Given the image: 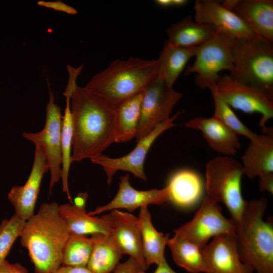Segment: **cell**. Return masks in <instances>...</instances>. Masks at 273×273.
Wrapping results in <instances>:
<instances>
[{
  "label": "cell",
  "mask_w": 273,
  "mask_h": 273,
  "mask_svg": "<svg viewBox=\"0 0 273 273\" xmlns=\"http://www.w3.org/2000/svg\"><path fill=\"white\" fill-rule=\"evenodd\" d=\"M49 89V101L46 106V118L43 129L37 132H23L43 153L50 172L49 193L61 178V130L62 116L60 107L55 103L53 92Z\"/></svg>",
  "instance_id": "obj_10"
},
{
  "label": "cell",
  "mask_w": 273,
  "mask_h": 273,
  "mask_svg": "<svg viewBox=\"0 0 273 273\" xmlns=\"http://www.w3.org/2000/svg\"><path fill=\"white\" fill-rule=\"evenodd\" d=\"M157 265L154 273H177L171 268L166 260Z\"/></svg>",
  "instance_id": "obj_39"
},
{
  "label": "cell",
  "mask_w": 273,
  "mask_h": 273,
  "mask_svg": "<svg viewBox=\"0 0 273 273\" xmlns=\"http://www.w3.org/2000/svg\"><path fill=\"white\" fill-rule=\"evenodd\" d=\"M259 188L261 191L273 194V173H266L259 176Z\"/></svg>",
  "instance_id": "obj_36"
},
{
  "label": "cell",
  "mask_w": 273,
  "mask_h": 273,
  "mask_svg": "<svg viewBox=\"0 0 273 273\" xmlns=\"http://www.w3.org/2000/svg\"><path fill=\"white\" fill-rule=\"evenodd\" d=\"M243 175L241 163L228 156L211 159L206 166L207 196L225 205L236 230L240 224L246 201L241 192Z\"/></svg>",
  "instance_id": "obj_6"
},
{
  "label": "cell",
  "mask_w": 273,
  "mask_h": 273,
  "mask_svg": "<svg viewBox=\"0 0 273 273\" xmlns=\"http://www.w3.org/2000/svg\"><path fill=\"white\" fill-rule=\"evenodd\" d=\"M188 3L186 0H172V7H181Z\"/></svg>",
  "instance_id": "obj_41"
},
{
  "label": "cell",
  "mask_w": 273,
  "mask_h": 273,
  "mask_svg": "<svg viewBox=\"0 0 273 273\" xmlns=\"http://www.w3.org/2000/svg\"><path fill=\"white\" fill-rule=\"evenodd\" d=\"M138 217L143 255L148 268L152 264L158 265L166 260L164 251L169 235H164L154 228L148 206L140 208Z\"/></svg>",
  "instance_id": "obj_23"
},
{
  "label": "cell",
  "mask_w": 273,
  "mask_h": 273,
  "mask_svg": "<svg viewBox=\"0 0 273 273\" xmlns=\"http://www.w3.org/2000/svg\"><path fill=\"white\" fill-rule=\"evenodd\" d=\"M182 97L159 75L143 93L139 122L135 140L137 143L149 134L161 123L169 119L172 110Z\"/></svg>",
  "instance_id": "obj_9"
},
{
  "label": "cell",
  "mask_w": 273,
  "mask_h": 273,
  "mask_svg": "<svg viewBox=\"0 0 273 273\" xmlns=\"http://www.w3.org/2000/svg\"><path fill=\"white\" fill-rule=\"evenodd\" d=\"M262 131L259 141L250 142L242 156L243 173L250 179L273 173V128Z\"/></svg>",
  "instance_id": "obj_20"
},
{
  "label": "cell",
  "mask_w": 273,
  "mask_h": 273,
  "mask_svg": "<svg viewBox=\"0 0 273 273\" xmlns=\"http://www.w3.org/2000/svg\"><path fill=\"white\" fill-rule=\"evenodd\" d=\"M267 206L264 197L246 201L236 231L240 258L257 273H273V219L263 220Z\"/></svg>",
  "instance_id": "obj_4"
},
{
  "label": "cell",
  "mask_w": 273,
  "mask_h": 273,
  "mask_svg": "<svg viewBox=\"0 0 273 273\" xmlns=\"http://www.w3.org/2000/svg\"><path fill=\"white\" fill-rule=\"evenodd\" d=\"M167 245L177 265L190 272L206 273L201 248L176 234L169 239Z\"/></svg>",
  "instance_id": "obj_28"
},
{
  "label": "cell",
  "mask_w": 273,
  "mask_h": 273,
  "mask_svg": "<svg viewBox=\"0 0 273 273\" xmlns=\"http://www.w3.org/2000/svg\"><path fill=\"white\" fill-rule=\"evenodd\" d=\"M221 4L257 36L273 43L272 0H225Z\"/></svg>",
  "instance_id": "obj_16"
},
{
  "label": "cell",
  "mask_w": 273,
  "mask_h": 273,
  "mask_svg": "<svg viewBox=\"0 0 273 273\" xmlns=\"http://www.w3.org/2000/svg\"><path fill=\"white\" fill-rule=\"evenodd\" d=\"M215 88L230 107L246 113H260L259 126L264 130L273 117V98L260 89L239 81L231 74L219 75Z\"/></svg>",
  "instance_id": "obj_8"
},
{
  "label": "cell",
  "mask_w": 273,
  "mask_h": 273,
  "mask_svg": "<svg viewBox=\"0 0 273 273\" xmlns=\"http://www.w3.org/2000/svg\"><path fill=\"white\" fill-rule=\"evenodd\" d=\"M116 108L76 85L70 96L72 162L102 154L114 143Z\"/></svg>",
  "instance_id": "obj_1"
},
{
  "label": "cell",
  "mask_w": 273,
  "mask_h": 273,
  "mask_svg": "<svg viewBox=\"0 0 273 273\" xmlns=\"http://www.w3.org/2000/svg\"><path fill=\"white\" fill-rule=\"evenodd\" d=\"M25 221L14 214L0 223V265L6 260L13 244L20 237Z\"/></svg>",
  "instance_id": "obj_32"
},
{
  "label": "cell",
  "mask_w": 273,
  "mask_h": 273,
  "mask_svg": "<svg viewBox=\"0 0 273 273\" xmlns=\"http://www.w3.org/2000/svg\"><path fill=\"white\" fill-rule=\"evenodd\" d=\"M113 273H145L139 263L132 257L124 262L119 263L113 271Z\"/></svg>",
  "instance_id": "obj_34"
},
{
  "label": "cell",
  "mask_w": 273,
  "mask_h": 273,
  "mask_svg": "<svg viewBox=\"0 0 273 273\" xmlns=\"http://www.w3.org/2000/svg\"><path fill=\"white\" fill-rule=\"evenodd\" d=\"M143 93L125 101L117 107L114 142H127L135 137Z\"/></svg>",
  "instance_id": "obj_27"
},
{
  "label": "cell",
  "mask_w": 273,
  "mask_h": 273,
  "mask_svg": "<svg viewBox=\"0 0 273 273\" xmlns=\"http://www.w3.org/2000/svg\"><path fill=\"white\" fill-rule=\"evenodd\" d=\"M37 4L40 7L51 9L55 11L63 12L70 15H74L77 14L78 13L75 8L60 0L57 1H39L37 2Z\"/></svg>",
  "instance_id": "obj_33"
},
{
  "label": "cell",
  "mask_w": 273,
  "mask_h": 273,
  "mask_svg": "<svg viewBox=\"0 0 273 273\" xmlns=\"http://www.w3.org/2000/svg\"><path fill=\"white\" fill-rule=\"evenodd\" d=\"M214 86L209 89L211 92L214 104L213 116L221 121L237 135H243L252 142H259V135L252 131L239 120L231 107L219 95Z\"/></svg>",
  "instance_id": "obj_31"
},
{
  "label": "cell",
  "mask_w": 273,
  "mask_h": 273,
  "mask_svg": "<svg viewBox=\"0 0 273 273\" xmlns=\"http://www.w3.org/2000/svg\"><path fill=\"white\" fill-rule=\"evenodd\" d=\"M58 211L71 234L85 236L95 233L109 234V224L106 214L100 217L89 215L85 208L69 203L59 205Z\"/></svg>",
  "instance_id": "obj_24"
},
{
  "label": "cell",
  "mask_w": 273,
  "mask_h": 273,
  "mask_svg": "<svg viewBox=\"0 0 273 273\" xmlns=\"http://www.w3.org/2000/svg\"><path fill=\"white\" fill-rule=\"evenodd\" d=\"M166 187L169 202L181 208L195 206L201 200L203 192L201 177L190 169H180L173 173Z\"/></svg>",
  "instance_id": "obj_21"
},
{
  "label": "cell",
  "mask_w": 273,
  "mask_h": 273,
  "mask_svg": "<svg viewBox=\"0 0 273 273\" xmlns=\"http://www.w3.org/2000/svg\"><path fill=\"white\" fill-rule=\"evenodd\" d=\"M166 32L169 43L191 48L199 46L212 39L216 30L210 24L194 21L188 15L171 25Z\"/></svg>",
  "instance_id": "obj_22"
},
{
  "label": "cell",
  "mask_w": 273,
  "mask_h": 273,
  "mask_svg": "<svg viewBox=\"0 0 273 273\" xmlns=\"http://www.w3.org/2000/svg\"><path fill=\"white\" fill-rule=\"evenodd\" d=\"M236 231L233 220L222 214L218 203L206 196L193 219L174 233L202 248L211 238Z\"/></svg>",
  "instance_id": "obj_11"
},
{
  "label": "cell",
  "mask_w": 273,
  "mask_h": 273,
  "mask_svg": "<svg viewBox=\"0 0 273 273\" xmlns=\"http://www.w3.org/2000/svg\"><path fill=\"white\" fill-rule=\"evenodd\" d=\"M0 273H28L27 269L19 263H11L5 260L0 265Z\"/></svg>",
  "instance_id": "obj_35"
},
{
  "label": "cell",
  "mask_w": 273,
  "mask_h": 273,
  "mask_svg": "<svg viewBox=\"0 0 273 273\" xmlns=\"http://www.w3.org/2000/svg\"><path fill=\"white\" fill-rule=\"evenodd\" d=\"M155 3L159 7L163 8L172 7V0H157Z\"/></svg>",
  "instance_id": "obj_40"
},
{
  "label": "cell",
  "mask_w": 273,
  "mask_h": 273,
  "mask_svg": "<svg viewBox=\"0 0 273 273\" xmlns=\"http://www.w3.org/2000/svg\"><path fill=\"white\" fill-rule=\"evenodd\" d=\"M106 215L109 224V234L123 254L134 258L146 271L147 268L143 255L138 217L118 209L113 210Z\"/></svg>",
  "instance_id": "obj_17"
},
{
  "label": "cell",
  "mask_w": 273,
  "mask_h": 273,
  "mask_svg": "<svg viewBox=\"0 0 273 273\" xmlns=\"http://www.w3.org/2000/svg\"><path fill=\"white\" fill-rule=\"evenodd\" d=\"M180 113H177L157 125L149 134L138 142L135 147L127 155L119 158H111L102 154L91 158L93 163L102 167L107 176L108 184H110L113 177L119 170L128 171L137 178L147 180L144 171L147 154L157 138L175 125L174 121Z\"/></svg>",
  "instance_id": "obj_12"
},
{
  "label": "cell",
  "mask_w": 273,
  "mask_h": 273,
  "mask_svg": "<svg viewBox=\"0 0 273 273\" xmlns=\"http://www.w3.org/2000/svg\"><path fill=\"white\" fill-rule=\"evenodd\" d=\"M93 245L86 267L94 273H110L119 264L123 254L109 234L92 235Z\"/></svg>",
  "instance_id": "obj_25"
},
{
  "label": "cell",
  "mask_w": 273,
  "mask_h": 273,
  "mask_svg": "<svg viewBox=\"0 0 273 273\" xmlns=\"http://www.w3.org/2000/svg\"><path fill=\"white\" fill-rule=\"evenodd\" d=\"M196 48L177 47L166 41L157 60L159 75L169 85L173 87L189 60L195 56Z\"/></svg>",
  "instance_id": "obj_26"
},
{
  "label": "cell",
  "mask_w": 273,
  "mask_h": 273,
  "mask_svg": "<svg viewBox=\"0 0 273 273\" xmlns=\"http://www.w3.org/2000/svg\"><path fill=\"white\" fill-rule=\"evenodd\" d=\"M56 202L44 203L25 221L20 236L35 273H53L62 265V252L70 232Z\"/></svg>",
  "instance_id": "obj_2"
},
{
  "label": "cell",
  "mask_w": 273,
  "mask_h": 273,
  "mask_svg": "<svg viewBox=\"0 0 273 273\" xmlns=\"http://www.w3.org/2000/svg\"><path fill=\"white\" fill-rule=\"evenodd\" d=\"M185 125L201 131L208 145L218 153L229 156L236 154L240 148L238 135L213 116L195 117Z\"/></svg>",
  "instance_id": "obj_19"
},
{
  "label": "cell",
  "mask_w": 273,
  "mask_h": 273,
  "mask_svg": "<svg viewBox=\"0 0 273 273\" xmlns=\"http://www.w3.org/2000/svg\"><path fill=\"white\" fill-rule=\"evenodd\" d=\"M158 75L157 59L149 60L135 57L117 59L94 75L84 87L117 107L143 93Z\"/></svg>",
  "instance_id": "obj_3"
},
{
  "label": "cell",
  "mask_w": 273,
  "mask_h": 273,
  "mask_svg": "<svg viewBox=\"0 0 273 273\" xmlns=\"http://www.w3.org/2000/svg\"><path fill=\"white\" fill-rule=\"evenodd\" d=\"M206 273H253L254 269L241 260L236 233L214 237L201 248Z\"/></svg>",
  "instance_id": "obj_13"
},
{
  "label": "cell",
  "mask_w": 273,
  "mask_h": 273,
  "mask_svg": "<svg viewBox=\"0 0 273 273\" xmlns=\"http://www.w3.org/2000/svg\"><path fill=\"white\" fill-rule=\"evenodd\" d=\"M73 122L70 108V97H66V107L62 117L61 130V179L62 191L72 203L68 185L69 172L72 162Z\"/></svg>",
  "instance_id": "obj_29"
},
{
  "label": "cell",
  "mask_w": 273,
  "mask_h": 273,
  "mask_svg": "<svg viewBox=\"0 0 273 273\" xmlns=\"http://www.w3.org/2000/svg\"><path fill=\"white\" fill-rule=\"evenodd\" d=\"M195 56V61L187 68L185 74L196 73L195 82L202 89L214 86L219 72H234L229 37L216 31L212 39L197 47Z\"/></svg>",
  "instance_id": "obj_7"
},
{
  "label": "cell",
  "mask_w": 273,
  "mask_h": 273,
  "mask_svg": "<svg viewBox=\"0 0 273 273\" xmlns=\"http://www.w3.org/2000/svg\"><path fill=\"white\" fill-rule=\"evenodd\" d=\"M195 21L212 25L216 32L229 37L250 39L257 35L232 11L216 0H197Z\"/></svg>",
  "instance_id": "obj_14"
},
{
  "label": "cell",
  "mask_w": 273,
  "mask_h": 273,
  "mask_svg": "<svg viewBox=\"0 0 273 273\" xmlns=\"http://www.w3.org/2000/svg\"><path fill=\"white\" fill-rule=\"evenodd\" d=\"M49 171L42 151L35 147L31 170L26 183L15 186L8 194V199L15 209V214L26 221L34 214V209L44 174Z\"/></svg>",
  "instance_id": "obj_15"
},
{
  "label": "cell",
  "mask_w": 273,
  "mask_h": 273,
  "mask_svg": "<svg viewBox=\"0 0 273 273\" xmlns=\"http://www.w3.org/2000/svg\"><path fill=\"white\" fill-rule=\"evenodd\" d=\"M93 245L91 238L70 233L63 249L62 265L86 267Z\"/></svg>",
  "instance_id": "obj_30"
},
{
  "label": "cell",
  "mask_w": 273,
  "mask_h": 273,
  "mask_svg": "<svg viewBox=\"0 0 273 273\" xmlns=\"http://www.w3.org/2000/svg\"><path fill=\"white\" fill-rule=\"evenodd\" d=\"M53 273H94L86 267L70 266L62 265Z\"/></svg>",
  "instance_id": "obj_37"
},
{
  "label": "cell",
  "mask_w": 273,
  "mask_h": 273,
  "mask_svg": "<svg viewBox=\"0 0 273 273\" xmlns=\"http://www.w3.org/2000/svg\"><path fill=\"white\" fill-rule=\"evenodd\" d=\"M234 70L240 82L253 86L273 98V45L258 36L250 39L229 37Z\"/></svg>",
  "instance_id": "obj_5"
},
{
  "label": "cell",
  "mask_w": 273,
  "mask_h": 273,
  "mask_svg": "<svg viewBox=\"0 0 273 273\" xmlns=\"http://www.w3.org/2000/svg\"><path fill=\"white\" fill-rule=\"evenodd\" d=\"M169 192L167 187L161 189L139 191L131 187L129 175L120 177L118 191L114 198L108 204L96 208L88 213L94 216L102 212L118 209L133 211L138 208L150 204L161 205L169 202Z\"/></svg>",
  "instance_id": "obj_18"
},
{
  "label": "cell",
  "mask_w": 273,
  "mask_h": 273,
  "mask_svg": "<svg viewBox=\"0 0 273 273\" xmlns=\"http://www.w3.org/2000/svg\"><path fill=\"white\" fill-rule=\"evenodd\" d=\"M88 198L86 192H80L74 198L72 204L80 208H85V205Z\"/></svg>",
  "instance_id": "obj_38"
}]
</instances>
